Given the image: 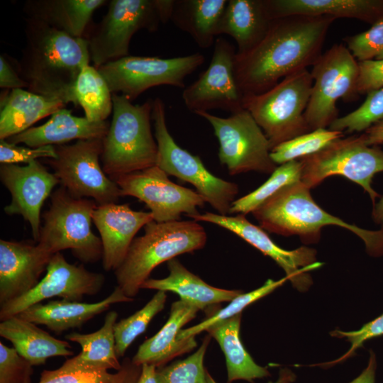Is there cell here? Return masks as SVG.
Listing matches in <instances>:
<instances>
[{
  "instance_id": "ac0fdd59",
  "label": "cell",
  "mask_w": 383,
  "mask_h": 383,
  "mask_svg": "<svg viewBox=\"0 0 383 383\" xmlns=\"http://www.w3.org/2000/svg\"><path fill=\"white\" fill-rule=\"evenodd\" d=\"M196 221H204L224 228L271 257L284 271L288 280L299 291H306L312 284L308 272L320 267L316 260V250L300 247L287 250L276 245L261 227L250 222L245 215L231 216L211 212L188 216Z\"/></svg>"
},
{
  "instance_id": "6da1fadb",
  "label": "cell",
  "mask_w": 383,
  "mask_h": 383,
  "mask_svg": "<svg viewBox=\"0 0 383 383\" xmlns=\"http://www.w3.org/2000/svg\"><path fill=\"white\" fill-rule=\"evenodd\" d=\"M329 16L294 15L275 18L251 50L235 54V76L243 96L262 94L282 78L313 65L331 24Z\"/></svg>"
},
{
  "instance_id": "30bf717a",
  "label": "cell",
  "mask_w": 383,
  "mask_h": 383,
  "mask_svg": "<svg viewBox=\"0 0 383 383\" xmlns=\"http://www.w3.org/2000/svg\"><path fill=\"white\" fill-rule=\"evenodd\" d=\"M300 162L301 182L310 189L328 177L341 175L362 187L373 206L379 196L371 183L377 173L383 172V150L367 145L364 133L335 140Z\"/></svg>"
},
{
  "instance_id": "11a10c76",
  "label": "cell",
  "mask_w": 383,
  "mask_h": 383,
  "mask_svg": "<svg viewBox=\"0 0 383 383\" xmlns=\"http://www.w3.org/2000/svg\"><path fill=\"white\" fill-rule=\"evenodd\" d=\"M376 60H382L383 59V50L382 52L375 58Z\"/></svg>"
},
{
  "instance_id": "4fadbf2b",
  "label": "cell",
  "mask_w": 383,
  "mask_h": 383,
  "mask_svg": "<svg viewBox=\"0 0 383 383\" xmlns=\"http://www.w3.org/2000/svg\"><path fill=\"white\" fill-rule=\"evenodd\" d=\"M195 114L211 125L219 143V161L231 175L250 171L272 174L277 168L270 157L268 139L247 110L243 109L227 118L208 111Z\"/></svg>"
},
{
  "instance_id": "816d5d0a",
  "label": "cell",
  "mask_w": 383,
  "mask_h": 383,
  "mask_svg": "<svg viewBox=\"0 0 383 383\" xmlns=\"http://www.w3.org/2000/svg\"><path fill=\"white\" fill-rule=\"evenodd\" d=\"M157 367L153 365L143 364L137 383H159Z\"/></svg>"
},
{
  "instance_id": "3957f363",
  "label": "cell",
  "mask_w": 383,
  "mask_h": 383,
  "mask_svg": "<svg viewBox=\"0 0 383 383\" xmlns=\"http://www.w3.org/2000/svg\"><path fill=\"white\" fill-rule=\"evenodd\" d=\"M252 213L262 229L284 236L297 235L304 243H317L326 226L342 227L359 236L370 255H383V229L367 231L326 212L301 181L283 188Z\"/></svg>"
},
{
  "instance_id": "60d3db41",
  "label": "cell",
  "mask_w": 383,
  "mask_h": 383,
  "mask_svg": "<svg viewBox=\"0 0 383 383\" xmlns=\"http://www.w3.org/2000/svg\"><path fill=\"white\" fill-rule=\"evenodd\" d=\"M344 41L357 62L375 59L383 50V17L369 30L348 36Z\"/></svg>"
},
{
  "instance_id": "ffe728a7",
  "label": "cell",
  "mask_w": 383,
  "mask_h": 383,
  "mask_svg": "<svg viewBox=\"0 0 383 383\" xmlns=\"http://www.w3.org/2000/svg\"><path fill=\"white\" fill-rule=\"evenodd\" d=\"M52 255L38 244L1 239L0 306L33 289Z\"/></svg>"
},
{
  "instance_id": "74e56055",
  "label": "cell",
  "mask_w": 383,
  "mask_h": 383,
  "mask_svg": "<svg viewBox=\"0 0 383 383\" xmlns=\"http://www.w3.org/2000/svg\"><path fill=\"white\" fill-rule=\"evenodd\" d=\"M287 280V277L276 281L269 279L260 287L248 293L243 292L231 301L230 304L225 308L219 309L211 313L206 319L199 323L186 329H182L179 338L185 339L196 336L201 332L205 331L210 326L241 313L245 307L269 294Z\"/></svg>"
},
{
  "instance_id": "4316f807",
  "label": "cell",
  "mask_w": 383,
  "mask_h": 383,
  "mask_svg": "<svg viewBox=\"0 0 383 383\" xmlns=\"http://www.w3.org/2000/svg\"><path fill=\"white\" fill-rule=\"evenodd\" d=\"M118 316L116 311H109L103 326L95 332H72L65 335V340L78 343L82 350L76 356L66 360L59 368L62 370H120L122 364L116 355L114 336Z\"/></svg>"
},
{
  "instance_id": "ab89813d",
  "label": "cell",
  "mask_w": 383,
  "mask_h": 383,
  "mask_svg": "<svg viewBox=\"0 0 383 383\" xmlns=\"http://www.w3.org/2000/svg\"><path fill=\"white\" fill-rule=\"evenodd\" d=\"M383 119V87L372 91L362 105L350 113L338 117L329 129L348 133L366 131L374 123Z\"/></svg>"
},
{
  "instance_id": "d6986e66",
  "label": "cell",
  "mask_w": 383,
  "mask_h": 383,
  "mask_svg": "<svg viewBox=\"0 0 383 383\" xmlns=\"http://www.w3.org/2000/svg\"><path fill=\"white\" fill-rule=\"evenodd\" d=\"M0 179L11 195V201L4 207V212L9 216H22L29 223L33 238L38 242L41 208L60 183L59 179L38 160L25 166L1 165Z\"/></svg>"
},
{
  "instance_id": "836d02e7",
  "label": "cell",
  "mask_w": 383,
  "mask_h": 383,
  "mask_svg": "<svg viewBox=\"0 0 383 383\" xmlns=\"http://www.w3.org/2000/svg\"><path fill=\"white\" fill-rule=\"evenodd\" d=\"M75 94L85 117L91 121H106L113 111V94L94 66L89 65L83 68L77 81Z\"/></svg>"
},
{
  "instance_id": "ee69618b",
  "label": "cell",
  "mask_w": 383,
  "mask_h": 383,
  "mask_svg": "<svg viewBox=\"0 0 383 383\" xmlns=\"http://www.w3.org/2000/svg\"><path fill=\"white\" fill-rule=\"evenodd\" d=\"M53 159L57 157L55 145L30 148L0 140V162L2 164L26 163V165L38 158Z\"/></svg>"
},
{
  "instance_id": "f1b7e54d",
  "label": "cell",
  "mask_w": 383,
  "mask_h": 383,
  "mask_svg": "<svg viewBox=\"0 0 383 383\" xmlns=\"http://www.w3.org/2000/svg\"><path fill=\"white\" fill-rule=\"evenodd\" d=\"M0 335L9 340L33 366L44 365L50 357L73 355L67 340L52 336L37 324L18 316L1 321Z\"/></svg>"
},
{
  "instance_id": "5bb4252c",
  "label": "cell",
  "mask_w": 383,
  "mask_h": 383,
  "mask_svg": "<svg viewBox=\"0 0 383 383\" xmlns=\"http://www.w3.org/2000/svg\"><path fill=\"white\" fill-rule=\"evenodd\" d=\"M57 157L45 162L53 169L62 187L72 196L91 198L98 205L116 203L121 190L100 165L103 139L78 140L55 145Z\"/></svg>"
},
{
  "instance_id": "681fc988",
  "label": "cell",
  "mask_w": 383,
  "mask_h": 383,
  "mask_svg": "<svg viewBox=\"0 0 383 383\" xmlns=\"http://www.w3.org/2000/svg\"><path fill=\"white\" fill-rule=\"evenodd\" d=\"M377 367L375 355L370 353V359L367 367L362 372L350 383H375V371Z\"/></svg>"
},
{
  "instance_id": "7dc6e473",
  "label": "cell",
  "mask_w": 383,
  "mask_h": 383,
  "mask_svg": "<svg viewBox=\"0 0 383 383\" xmlns=\"http://www.w3.org/2000/svg\"><path fill=\"white\" fill-rule=\"evenodd\" d=\"M0 87L11 90L28 88L17 69H14L3 55H0Z\"/></svg>"
},
{
  "instance_id": "cb8c5ba5",
  "label": "cell",
  "mask_w": 383,
  "mask_h": 383,
  "mask_svg": "<svg viewBox=\"0 0 383 383\" xmlns=\"http://www.w3.org/2000/svg\"><path fill=\"white\" fill-rule=\"evenodd\" d=\"M110 123L107 121L94 122L72 115L62 108L53 113L44 124L30 128L6 139L13 144H25L30 148L62 145L73 140L104 139Z\"/></svg>"
},
{
  "instance_id": "7402d4cb",
  "label": "cell",
  "mask_w": 383,
  "mask_h": 383,
  "mask_svg": "<svg viewBox=\"0 0 383 383\" xmlns=\"http://www.w3.org/2000/svg\"><path fill=\"white\" fill-rule=\"evenodd\" d=\"M199 311L180 299L172 303L168 320L155 335L140 345L131 359L133 362L160 367L174 357L194 350L197 345L195 336L180 339L179 334L182 327L196 317Z\"/></svg>"
},
{
  "instance_id": "8992f818",
  "label": "cell",
  "mask_w": 383,
  "mask_h": 383,
  "mask_svg": "<svg viewBox=\"0 0 383 383\" xmlns=\"http://www.w3.org/2000/svg\"><path fill=\"white\" fill-rule=\"evenodd\" d=\"M175 0H111L101 21L87 37L96 68L129 55L133 35L138 30H157L171 19Z\"/></svg>"
},
{
  "instance_id": "277c9868",
  "label": "cell",
  "mask_w": 383,
  "mask_h": 383,
  "mask_svg": "<svg viewBox=\"0 0 383 383\" xmlns=\"http://www.w3.org/2000/svg\"><path fill=\"white\" fill-rule=\"evenodd\" d=\"M144 229V234L134 238L125 259L114 270L117 287L133 299L157 266L203 248L207 240L204 228L194 220L152 221Z\"/></svg>"
},
{
  "instance_id": "f6af8a7d",
  "label": "cell",
  "mask_w": 383,
  "mask_h": 383,
  "mask_svg": "<svg viewBox=\"0 0 383 383\" xmlns=\"http://www.w3.org/2000/svg\"><path fill=\"white\" fill-rule=\"evenodd\" d=\"M330 334L333 337L345 338L351 344L350 348L344 355L330 362V364L333 365L352 357L355 350L362 347L367 340L383 335V313L363 325L359 330L343 331L336 329L331 332Z\"/></svg>"
},
{
  "instance_id": "1f68e13d",
  "label": "cell",
  "mask_w": 383,
  "mask_h": 383,
  "mask_svg": "<svg viewBox=\"0 0 383 383\" xmlns=\"http://www.w3.org/2000/svg\"><path fill=\"white\" fill-rule=\"evenodd\" d=\"M228 0H177L171 17L172 23L187 33L199 47L214 45Z\"/></svg>"
},
{
  "instance_id": "c3c4849f",
  "label": "cell",
  "mask_w": 383,
  "mask_h": 383,
  "mask_svg": "<svg viewBox=\"0 0 383 383\" xmlns=\"http://www.w3.org/2000/svg\"><path fill=\"white\" fill-rule=\"evenodd\" d=\"M121 364V368L118 371V377L113 383H137L141 365L135 364L128 357L124 358Z\"/></svg>"
},
{
  "instance_id": "9a60e30c",
  "label": "cell",
  "mask_w": 383,
  "mask_h": 383,
  "mask_svg": "<svg viewBox=\"0 0 383 383\" xmlns=\"http://www.w3.org/2000/svg\"><path fill=\"white\" fill-rule=\"evenodd\" d=\"M167 174L157 165L118 177L116 182L121 196H131L150 209L154 221H179L181 215L198 213L204 206V198L195 191L170 181Z\"/></svg>"
},
{
  "instance_id": "44dd1931",
  "label": "cell",
  "mask_w": 383,
  "mask_h": 383,
  "mask_svg": "<svg viewBox=\"0 0 383 383\" xmlns=\"http://www.w3.org/2000/svg\"><path fill=\"white\" fill-rule=\"evenodd\" d=\"M92 221L102 243L103 267L109 272L119 267L136 233L154 220L151 212L134 211L128 204L110 203L98 205Z\"/></svg>"
},
{
  "instance_id": "2e32d148",
  "label": "cell",
  "mask_w": 383,
  "mask_h": 383,
  "mask_svg": "<svg viewBox=\"0 0 383 383\" xmlns=\"http://www.w3.org/2000/svg\"><path fill=\"white\" fill-rule=\"evenodd\" d=\"M236 52L226 39L216 38L209 67L182 91L184 104L189 111L220 109L232 114L243 109V96L235 76Z\"/></svg>"
},
{
  "instance_id": "7c38bea8",
  "label": "cell",
  "mask_w": 383,
  "mask_h": 383,
  "mask_svg": "<svg viewBox=\"0 0 383 383\" xmlns=\"http://www.w3.org/2000/svg\"><path fill=\"white\" fill-rule=\"evenodd\" d=\"M204 60L200 52L172 58L128 55L96 69L112 94L121 93L133 101L145 91L157 86L184 89L185 78Z\"/></svg>"
},
{
  "instance_id": "d4e9b609",
  "label": "cell",
  "mask_w": 383,
  "mask_h": 383,
  "mask_svg": "<svg viewBox=\"0 0 383 383\" xmlns=\"http://www.w3.org/2000/svg\"><path fill=\"white\" fill-rule=\"evenodd\" d=\"M272 19L294 16L355 18L373 25L383 17V0H265Z\"/></svg>"
},
{
  "instance_id": "bcb514c9",
  "label": "cell",
  "mask_w": 383,
  "mask_h": 383,
  "mask_svg": "<svg viewBox=\"0 0 383 383\" xmlns=\"http://www.w3.org/2000/svg\"><path fill=\"white\" fill-rule=\"evenodd\" d=\"M358 66L357 95L368 94L383 87V59L358 62Z\"/></svg>"
},
{
  "instance_id": "ba28073f",
  "label": "cell",
  "mask_w": 383,
  "mask_h": 383,
  "mask_svg": "<svg viewBox=\"0 0 383 383\" xmlns=\"http://www.w3.org/2000/svg\"><path fill=\"white\" fill-rule=\"evenodd\" d=\"M50 196V208L43 215L38 244L52 255L70 250L84 263L102 259L101 240L91 229L92 214L98 204L92 199L72 196L62 186Z\"/></svg>"
},
{
  "instance_id": "7bdbcfd3",
  "label": "cell",
  "mask_w": 383,
  "mask_h": 383,
  "mask_svg": "<svg viewBox=\"0 0 383 383\" xmlns=\"http://www.w3.org/2000/svg\"><path fill=\"white\" fill-rule=\"evenodd\" d=\"M118 371L112 374L104 370H43L38 383H113Z\"/></svg>"
},
{
  "instance_id": "8fae6325",
  "label": "cell",
  "mask_w": 383,
  "mask_h": 383,
  "mask_svg": "<svg viewBox=\"0 0 383 383\" xmlns=\"http://www.w3.org/2000/svg\"><path fill=\"white\" fill-rule=\"evenodd\" d=\"M310 72L313 85L304 113L311 131L326 128L338 118V99L357 98L358 62L343 44H335L319 57Z\"/></svg>"
},
{
  "instance_id": "8d00e7d4",
  "label": "cell",
  "mask_w": 383,
  "mask_h": 383,
  "mask_svg": "<svg viewBox=\"0 0 383 383\" xmlns=\"http://www.w3.org/2000/svg\"><path fill=\"white\" fill-rule=\"evenodd\" d=\"M166 299V292L157 291L141 309L116 323L114 336L118 358L124 356L131 343L146 331L152 318L162 311Z\"/></svg>"
},
{
  "instance_id": "f5cc1de1",
  "label": "cell",
  "mask_w": 383,
  "mask_h": 383,
  "mask_svg": "<svg viewBox=\"0 0 383 383\" xmlns=\"http://www.w3.org/2000/svg\"><path fill=\"white\" fill-rule=\"evenodd\" d=\"M207 383H217L206 370ZM295 380V374L287 368L281 369L278 379L275 382L270 381L268 383H292Z\"/></svg>"
},
{
  "instance_id": "b9f144b4",
  "label": "cell",
  "mask_w": 383,
  "mask_h": 383,
  "mask_svg": "<svg viewBox=\"0 0 383 383\" xmlns=\"http://www.w3.org/2000/svg\"><path fill=\"white\" fill-rule=\"evenodd\" d=\"M33 365L14 348L0 342V383H32Z\"/></svg>"
},
{
  "instance_id": "4dcf8cb0",
  "label": "cell",
  "mask_w": 383,
  "mask_h": 383,
  "mask_svg": "<svg viewBox=\"0 0 383 383\" xmlns=\"http://www.w3.org/2000/svg\"><path fill=\"white\" fill-rule=\"evenodd\" d=\"M65 106L62 101L23 89L11 90L1 97L0 140L30 128L39 120Z\"/></svg>"
},
{
  "instance_id": "603a6c76",
  "label": "cell",
  "mask_w": 383,
  "mask_h": 383,
  "mask_svg": "<svg viewBox=\"0 0 383 383\" xmlns=\"http://www.w3.org/2000/svg\"><path fill=\"white\" fill-rule=\"evenodd\" d=\"M118 287L103 300L84 303L65 299L52 300L43 304H34L18 316L37 325H44L50 331L60 334L72 328H80L87 321L108 310L116 303L129 302Z\"/></svg>"
},
{
  "instance_id": "f35d334b",
  "label": "cell",
  "mask_w": 383,
  "mask_h": 383,
  "mask_svg": "<svg viewBox=\"0 0 383 383\" xmlns=\"http://www.w3.org/2000/svg\"><path fill=\"white\" fill-rule=\"evenodd\" d=\"M211 338L207 335L199 349L186 359L157 367L159 383H207L204 359Z\"/></svg>"
},
{
  "instance_id": "d590c367",
  "label": "cell",
  "mask_w": 383,
  "mask_h": 383,
  "mask_svg": "<svg viewBox=\"0 0 383 383\" xmlns=\"http://www.w3.org/2000/svg\"><path fill=\"white\" fill-rule=\"evenodd\" d=\"M343 135V132L329 128L313 130L275 146L270 157L276 165L297 160L318 152Z\"/></svg>"
},
{
  "instance_id": "9c48e42d",
  "label": "cell",
  "mask_w": 383,
  "mask_h": 383,
  "mask_svg": "<svg viewBox=\"0 0 383 383\" xmlns=\"http://www.w3.org/2000/svg\"><path fill=\"white\" fill-rule=\"evenodd\" d=\"M152 118L157 145L156 165L168 175L192 184L218 214L229 213L238 193V185L216 177L206 168L199 156L177 144L167 129L165 104L159 97L152 101Z\"/></svg>"
},
{
  "instance_id": "7a4b0ae2",
  "label": "cell",
  "mask_w": 383,
  "mask_h": 383,
  "mask_svg": "<svg viewBox=\"0 0 383 383\" xmlns=\"http://www.w3.org/2000/svg\"><path fill=\"white\" fill-rule=\"evenodd\" d=\"M26 43L16 65L27 90L79 106L75 87L91 60L84 37L75 38L45 23L25 19Z\"/></svg>"
},
{
  "instance_id": "e0dca14e",
  "label": "cell",
  "mask_w": 383,
  "mask_h": 383,
  "mask_svg": "<svg viewBox=\"0 0 383 383\" xmlns=\"http://www.w3.org/2000/svg\"><path fill=\"white\" fill-rule=\"evenodd\" d=\"M105 277L87 270L84 265L70 264L60 252L52 255L46 274L26 294L0 306V321L18 316L27 308L52 297L82 301L85 296H94L102 289Z\"/></svg>"
},
{
  "instance_id": "484cf974",
  "label": "cell",
  "mask_w": 383,
  "mask_h": 383,
  "mask_svg": "<svg viewBox=\"0 0 383 383\" xmlns=\"http://www.w3.org/2000/svg\"><path fill=\"white\" fill-rule=\"evenodd\" d=\"M170 274L163 279H147L141 289L172 292L180 300L199 310L208 309L224 301H231L243 292L238 289H224L212 287L199 277L188 270L178 260L173 258L167 262Z\"/></svg>"
},
{
  "instance_id": "5b68a950",
  "label": "cell",
  "mask_w": 383,
  "mask_h": 383,
  "mask_svg": "<svg viewBox=\"0 0 383 383\" xmlns=\"http://www.w3.org/2000/svg\"><path fill=\"white\" fill-rule=\"evenodd\" d=\"M112 101V120L101 159L104 172L114 180L156 165L157 145L150 123L153 100L133 104L125 95L113 94Z\"/></svg>"
},
{
  "instance_id": "f907efd6",
  "label": "cell",
  "mask_w": 383,
  "mask_h": 383,
  "mask_svg": "<svg viewBox=\"0 0 383 383\" xmlns=\"http://www.w3.org/2000/svg\"><path fill=\"white\" fill-rule=\"evenodd\" d=\"M367 145H376L383 143V119L372 125L364 133Z\"/></svg>"
},
{
  "instance_id": "e575fe53",
  "label": "cell",
  "mask_w": 383,
  "mask_h": 383,
  "mask_svg": "<svg viewBox=\"0 0 383 383\" xmlns=\"http://www.w3.org/2000/svg\"><path fill=\"white\" fill-rule=\"evenodd\" d=\"M301 174L300 160H292L280 165L264 184L250 194L235 200L231 204L229 213L245 216L252 213L283 188L301 181Z\"/></svg>"
},
{
  "instance_id": "d6a6232c",
  "label": "cell",
  "mask_w": 383,
  "mask_h": 383,
  "mask_svg": "<svg viewBox=\"0 0 383 383\" xmlns=\"http://www.w3.org/2000/svg\"><path fill=\"white\" fill-rule=\"evenodd\" d=\"M241 318L242 313L214 323L205 331L215 338L225 355L228 372L227 383L240 379L253 383L255 379L270 376L266 367L258 365L253 360L241 343Z\"/></svg>"
},
{
  "instance_id": "f546056e",
  "label": "cell",
  "mask_w": 383,
  "mask_h": 383,
  "mask_svg": "<svg viewBox=\"0 0 383 383\" xmlns=\"http://www.w3.org/2000/svg\"><path fill=\"white\" fill-rule=\"evenodd\" d=\"M106 0H27L26 18L35 19L72 37L83 38L94 12Z\"/></svg>"
},
{
  "instance_id": "52a82bcc",
  "label": "cell",
  "mask_w": 383,
  "mask_h": 383,
  "mask_svg": "<svg viewBox=\"0 0 383 383\" xmlns=\"http://www.w3.org/2000/svg\"><path fill=\"white\" fill-rule=\"evenodd\" d=\"M313 82L311 72L304 69L285 77L262 94L243 96V109L263 131L271 150L311 131L304 113Z\"/></svg>"
},
{
  "instance_id": "83f0119b",
  "label": "cell",
  "mask_w": 383,
  "mask_h": 383,
  "mask_svg": "<svg viewBox=\"0 0 383 383\" xmlns=\"http://www.w3.org/2000/svg\"><path fill=\"white\" fill-rule=\"evenodd\" d=\"M273 20L265 0H228L218 34L232 37L236 53H244L265 37Z\"/></svg>"
},
{
  "instance_id": "db71d44e",
  "label": "cell",
  "mask_w": 383,
  "mask_h": 383,
  "mask_svg": "<svg viewBox=\"0 0 383 383\" xmlns=\"http://www.w3.org/2000/svg\"><path fill=\"white\" fill-rule=\"evenodd\" d=\"M372 216L373 221L383 229V196L373 206Z\"/></svg>"
}]
</instances>
